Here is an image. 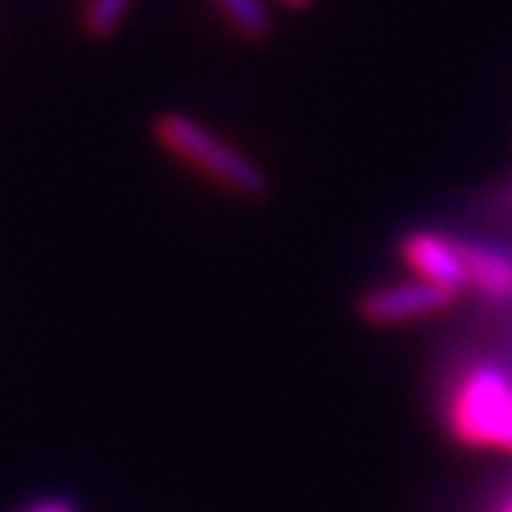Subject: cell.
Wrapping results in <instances>:
<instances>
[{"label":"cell","mask_w":512,"mask_h":512,"mask_svg":"<svg viewBox=\"0 0 512 512\" xmlns=\"http://www.w3.org/2000/svg\"><path fill=\"white\" fill-rule=\"evenodd\" d=\"M448 426L463 445L512 454V380L491 364L466 371L448 401Z\"/></svg>","instance_id":"1"},{"label":"cell","mask_w":512,"mask_h":512,"mask_svg":"<svg viewBox=\"0 0 512 512\" xmlns=\"http://www.w3.org/2000/svg\"><path fill=\"white\" fill-rule=\"evenodd\" d=\"M155 133L167 152L189 161L210 179L223 182V186L247 195V198H263L269 192V176L260 164H253L247 155L235 152L229 142L213 136L204 124H198L189 115L164 112L155 124Z\"/></svg>","instance_id":"2"},{"label":"cell","mask_w":512,"mask_h":512,"mask_svg":"<svg viewBox=\"0 0 512 512\" xmlns=\"http://www.w3.org/2000/svg\"><path fill=\"white\" fill-rule=\"evenodd\" d=\"M457 297L460 294H454V290L414 278V281H401V284L371 290V294L361 300V315L371 324H401V321L445 312L448 306H454Z\"/></svg>","instance_id":"3"},{"label":"cell","mask_w":512,"mask_h":512,"mask_svg":"<svg viewBox=\"0 0 512 512\" xmlns=\"http://www.w3.org/2000/svg\"><path fill=\"white\" fill-rule=\"evenodd\" d=\"M401 256H405L408 269L420 281L438 284L454 294H463L466 284V266L460 256V241L438 235V232H411L401 241Z\"/></svg>","instance_id":"4"},{"label":"cell","mask_w":512,"mask_h":512,"mask_svg":"<svg viewBox=\"0 0 512 512\" xmlns=\"http://www.w3.org/2000/svg\"><path fill=\"white\" fill-rule=\"evenodd\" d=\"M460 256L466 266V284L472 290H479V294L494 300L512 297V260L506 253L460 241Z\"/></svg>","instance_id":"5"},{"label":"cell","mask_w":512,"mask_h":512,"mask_svg":"<svg viewBox=\"0 0 512 512\" xmlns=\"http://www.w3.org/2000/svg\"><path fill=\"white\" fill-rule=\"evenodd\" d=\"M229 22L244 34V38H266L272 31L269 10L263 0H216Z\"/></svg>","instance_id":"6"},{"label":"cell","mask_w":512,"mask_h":512,"mask_svg":"<svg viewBox=\"0 0 512 512\" xmlns=\"http://www.w3.org/2000/svg\"><path fill=\"white\" fill-rule=\"evenodd\" d=\"M133 0H90L87 4V13H84V25L93 38H108V34H115L127 16Z\"/></svg>","instance_id":"7"},{"label":"cell","mask_w":512,"mask_h":512,"mask_svg":"<svg viewBox=\"0 0 512 512\" xmlns=\"http://www.w3.org/2000/svg\"><path fill=\"white\" fill-rule=\"evenodd\" d=\"M31 512H71L65 503H41L38 509H31Z\"/></svg>","instance_id":"8"},{"label":"cell","mask_w":512,"mask_h":512,"mask_svg":"<svg viewBox=\"0 0 512 512\" xmlns=\"http://www.w3.org/2000/svg\"><path fill=\"white\" fill-rule=\"evenodd\" d=\"M284 4H290V7H309L312 0H284Z\"/></svg>","instance_id":"9"},{"label":"cell","mask_w":512,"mask_h":512,"mask_svg":"<svg viewBox=\"0 0 512 512\" xmlns=\"http://www.w3.org/2000/svg\"><path fill=\"white\" fill-rule=\"evenodd\" d=\"M503 512H512V500H509V506H506V509H503Z\"/></svg>","instance_id":"10"}]
</instances>
